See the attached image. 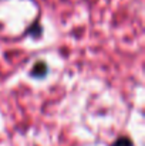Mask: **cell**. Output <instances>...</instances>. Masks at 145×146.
I'll return each instance as SVG.
<instances>
[{"label":"cell","instance_id":"obj_1","mask_svg":"<svg viewBox=\"0 0 145 146\" xmlns=\"http://www.w3.org/2000/svg\"><path fill=\"white\" fill-rule=\"evenodd\" d=\"M47 71H48L47 64L43 62V61H39V62L33 67V70H31V75H33L34 78H43V77L47 75Z\"/></svg>","mask_w":145,"mask_h":146},{"label":"cell","instance_id":"obj_2","mask_svg":"<svg viewBox=\"0 0 145 146\" xmlns=\"http://www.w3.org/2000/svg\"><path fill=\"white\" fill-rule=\"evenodd\" d=\"M111 146H132V142H131L130 138H127V136H121V138H118V139H117Z\"/></svg>","mask_w":145,"mask_h":146}]
</instances>
